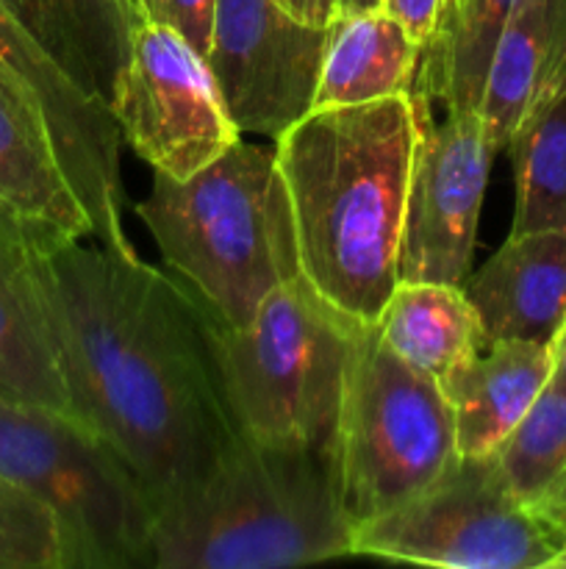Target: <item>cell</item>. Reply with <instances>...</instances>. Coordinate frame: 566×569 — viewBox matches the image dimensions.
<instances>
[{"mask_svg":"<svg viewBox=\"0 0 566 569\" xmlns=\"http://www.w3.org/2000/svg\"><path fill=\"white\" fill-rule=\"evenodd\" d=\"M0 569H67L64 537L50 506L0 476Z\"/></svg>","mask_w":566,"mask_h":569,"instance_id":"obj_24","label":"cell"},{"mask_svg":"<svg viewBox=\"0 0 566 569\" xmlns=\"http://www.w3.org/2000/svg\"><path fill=\"white\" fill-rule=\"evenodd\" d=\"M333 453L353 526L408 503L461 461L438 381L392 353L375 326L353 333Z\"/></svg>","mask_w":566,"mask_h":569,"instance_id":"obj_7","label":"cell"},{"mask_svg":"<svg viewBox=\"0 0 566 569\" xmlns=\"http://www.w3.org/2000/svg\"><path fill=\"white\" fill-rule=\"evenodd\" d=\"M325 42L277 0H216L205 61L239 131L277 139L309 114Z\"/></svg>","mask_w":566,"mask_h":569,"instance_id":"obj_11","label":"cell"},{"mask_svg":"<svg viewBox=\"0 0 566 569\" xmlns=\"http://www.w3.org/2000/svg\"><path fill=\"white\" fill-rule=\"evenodd\" d=\"M17 22L64 67L92 98L109 103L111 87L125 61L133 0H0ZM111 109V106H109Z\"/></svg>","mask_w":566,"mask_h":569,"instance_id":"obj_17","label":"cell"},{"mask_svg":"<svg viewBox=\"0 0 566 569\" xmlns=\"http://www.w3.org/2000/svg\"><path fill=\"white\" fill-rule=\"evenodd\" d=\"M0 203L31 228L92 237L37 92L0 59Z\"/></svg>","mask_w":566,"mask_h":569,"instance_id":"obj_14","label":"cell"},{"mask_svg":"<svg viewBox=\"0 0 566 569\" xmlns=\"http://www.w3.org/2000/svg\"><path fill=\"white\" fill-rule=\"evenodd\" d=\"M416 133L414 100L397 94L311 109L275 139L303 278L361 326H375L400 281Z\"/></svg>","mask_w":566,"mask_h":569,"instance_id":"obj_2","label":"cell"},{"mask_svg":"<svg viewBox=\"0 0 566 569\" xmlns=\"http://www.w3.org/2000/svg\"><path fill=\"white\" fill-rule=\"evenodd\" d=\"M483 342L549 345L566 320V231L511 233L477 272L466 276Z\"/></svg>","mask_w":566,"mask_h":569,"instance_id":"obj_13","label":"cell"},{"mask_svg":"<svg viewBox=\"0 0 566 569\" xmlns=\"http://www.w3.org/2000/svg\"><path fill=\"white\" fill-rule=\"evenodd\" d=\"M514 6L516 0H455L436 37L422 48L411 94H422L442 111L481 109L494 44Z\"/></svg>","mask_w":566,"mask_h":569,"instance_id":"obj_22","label":"cell"},{"mask_svg":"<svg viewBox=\"0 0 566 569\" xmlns=\"http://www.w3.org/2000/svg\"><path fill=\"white\" fill-rule=\"evenodd\" d=\"M0 59L37 92L67 178L92 220V239L105 248L133 253L137 248L122 228V211H125L120 164L122 133L109 103L83 92L3 3H0Z\"/></svg>","mask_w":566,"mask_h":569,"instance_id":"obj_12","label":"cell"},{"mask_svg":"<svg viewBox=\"0 0 566 569\" xmlns=\"http://www.w3.org/2000/svg\"><path fill=\"white\" fill-rule=\"evenodd\" d=\"M0 395L75 417L33 283L28 226L6 206H0Z\"/></svg>","mask_w":566,"mask_h":569,"instance_id":"obj_16","label":"cell"},{"mask_svg":"<svg viewBox=\"0 0 566 569\" xmlns=\"http://www.w3.org/2000/svg\"><path fill=\"white\" fill-rule=\"evenodd\" d=\"M553 569H566V539H564V548H560V553L555 556Z\"/></svg>","mask_w":566,"mask_h":569,"instance_id":"obj_31","label":"cell"},{"mask_svg":"<svg viewBox=\"0 0 566 569\" xmlns=\"http://www.w3.org/2000/svg\"><path fill=\"white\" fill-rule=\"evenodd\" d=\"M416 148L405 198L400 281L464 287L477 242L483 198L494 153L481 111H442L411 94Z\"/></svg>","mask_w":566,"mask_h":569,"instance_id":"obj_10","label":"cell"},{"mask_svg":"<svg viewBox=\"0 0 566 569\" xmlns=\"http://www.w3.org/2000/svg\"><path fill=\"white\" fill-rule=\"evenodd\" d=\"M566 528L505 481L497 459H461L447 476L386 515L355 526L353 556L447 569L553 567Z\"/></svg>","mask_w":566,"mask_h":569,"instance_id":"obj_8","label":"cell"},{"mask_svg":"<svg viewBox=\"0 0 566 569\" xmlns=\"http://www.w3.org/2000/svg\"><path fill=\"white\" fill-rule=\"evenodd\" d=\"M370 9H381V0H342V3H338V17L355 14V11H370Z\"/></svg>","mask_w":566,"mask_h":569,"instance_id":"obj_30","label":"cell"},{"mask_svg":"<svg viewBox=\"0 0 566 569\" xmlns=\"http://www.w3.org/2000/svg\"><path fill=\"white\" fill-rule=\"evenodd\" d=\"M28 226V261L72 411L120 453L155 511L233 439L203 306L139 253Z\"/></svg>","mask_w":566,"mask_h":569,"instance_id":"obj_1","label":"cell"},{"mask_svg":"<svg viewBox=\"0 0 566 569\" xmlns=\"http://www.w3.org/2000/svg\"><path fill=\"white\" fill-rule=\"evenodd\" d=\"M0 476L50 506L67 569L153 567L148 489L78 417L0 395Z\"/></svg>","mask_w":566,"mask_h":569,"instance_id":"obj_6","label":"cell"},{"mask_svg":"<svg viewBox=\"0 0 566 569\" xmlns=\"http://www.w3.org/2000/svg\"><path fill=\"white\" fill-rule=\"evenodd\" d=\"M533 509H538L544 517H549V520L558 522L560 528H566V470L560 472L558 481L549 487V492L544 495Z\"/></svg>","mask_w":566,"mask_h":569,"instance_id":"obj_28","label":"cell"},{"mask_svg":"<svg viewBox=\"0 0 566 569\" xmlns=\"http://www.w3.org/2000/svg\"><path fill=\"white\" fill-rule=\"evenodd\" d=\"M0 206H3V203H0Z\"/></svg>","mask_w":566,"mask_h":569,"instance_id":"obj_33","label":"cell"},{"mask_svg":"<svg viewBox=\"0 0 566 569\" xmlns=\"http://www.w3.org/2000/svg\"><path fill=\"white\" fill-rule=\"evenodd\" d=\"M549 359H553V372H549V381L558 383L566 389V320L558 328L555 339L549 342Z\"/></svg>","mask_w":566,"mask_h":569,"instance_id":"obj_29","label":"cell"},{"mask_svg":"<svg viewBox=\"0 0 566 569\" xmlns=\"http://www.w3.org/2000/svg\"><path fill=\"white\" fill-rule=\"evenodd\" d=\"M447 0H381V9L405 28L420 48H427L436 37Z\"/></svg>","mask_w":566,"mask_h":569,"instance_id":"obj_26","label":"cell"},{"mask_svg":"<svg viewBox=\"0 0 566 569\" xmlns=\"http://www.w3.org/2000/svg\"><path fill=\"white\" fill-rule=\"evenodd\" d=\"M294 20L305 22L311 28H331L338 17L342 0H277Z\"/></svg>","mask_w":566,"mask_h":569,"instance_id":"obj_27","label":"cell"},{"mask_svg":"<svg viewBox=\"0 0 566 569\" xmlns=\"http://www.w3.org/2000/svg\"><path fill=\"white\" fill-rule=\"evenodd\" d=\"M566 61V0H516L488 64L481 117L494 153L508 148L538 89Z\"/></svg>","mask_w":566,"mask_h":569,"instance_id":"obj_19","label":"cell"},{"mask_svg":"<svg viewBox=\"0 0 566 569\" xmlns=\"http://www.w3.org/2000/svg\"><path fill=\"white\" fill-rule=\"evenodd\" d=\"M549 372V345L492 342L444 376L438 387L453 409L461 459L497 453L547 387Z\"/></svg>","mask_w":566,"mask_h":569,"instance_id":"obj_15","label":"cell"},{"mask_svg":"<svg viewBox=\"0 0 566 569\" xmlns=\"http://www.w3.org/2000/svg\"><path fill=\"white\" fill-rule=\"evenodd\" d=\"M109 106L133 153L178 181L242 139L205 56L144 17L133 22Z\"/></svg>","mask_w":566,"mask_h":569,"instance_id":"obj_9","label":"cell"},{"mask_svg":"<svg viewBox=\"0 0 566 569\" xmlns=\"http://www.w3.org/2000/svg\"><path fill=\"white\" fill-rule=\"evenodd\" d=\"M336 453L233 433L214 465L155 511L153 569H277L353 556Z\"/></svg>","mask_w":566,"mask_h":569,"instance_id":"obj_3","label":"cell"},{"mask_svg":"<svg viewBox=\"0 0 566 569\" xmlns=\"http://www.w3.org/2000/svg\"><path fill=\"white\" fill-rule=\"evenodd\" d=\"M453 3H455V0H447V6H444V11H447V9H449V6H453ZM442 17H444V14H442Z\"/></svg>","mask_w":566,"mask_h":569,"instance_id":"obj_32","label":"cell"},{"mask_svg":"<svg viewBox=\"0 0 566 569\" xmlns=\"http://www.w3.org/2000/svg\"><path fill=\"white\" fill-rule=\"evenodd\" d=\"M505 150L516 178L511 233L566 231V61L538 89Z\"/></svg>","mask_w":566,"mask_h":569,"instance_id":"obj_21","label":"cell"},{"mask_svg":"<svg viewBox=\"0 0 566 569\" xmlns=\"http://www.w3.org/2000/svg\"><path fill=\"white\" fill-rule=\"evenodd\" d=\"M137 217L205 315L247 326L272 289L303 276L275 148L239 139L194 176L153 172Z\"/></svg>","mask_w":566,"mask_h":569,"instance_id":"obj_4","label":"cell"},{"mask_svg":"<svg viewBox=\"0 0 566 569\" xmlns=\"http://www.w3.org/2000/svg\"><path fill=\"white\" fill-rule=\"evenodd\" d=\"M139 17L181 33L198 53H209L216 0H133Z\"/></svg>","mask_w":566,"mask_h":569,"instance_id":"obj_25","label":"cell"},{"mask_svg":"<svg viewBox=\"0 0 566 569\" xmlns=\"http://www.w3.org/2000/svg\"><path fill=\"white\" fill-rule=\"evenodd\" d=\"M422 48L383 9L342 14L327 28L311 109L411 94Z\"/></svg>","mask_w":566,"mask_h":569,"instance_id":"obj_18","label":"cell"},{"mask_svg":"<svg viewBox=\"0 0 566 569\" xmlns=\"http://www.w3.org/2000/svg\"><path fill=\"white\" fill-rule=\"evenodd\" d=\"M494 459L511 489L536 506L566 470V389L547 381Z\"/></svg>","mask_w":566,"mask_h":569,"instance_id":"obj_23","label":"cell"},{"mask_svg":"<svg viewBox=\"0 0 566 569\" xmlns=\"http://www.w3.org/2000/svg\"><path fill=\"white\" fill-rule=\"evenodd\" d=\"M216 387L233 431L264 445L333 450L353 322L305 281L261 300L247 326L205 315Z\"/></svg>","mask_w":566,"mask_h":569,"instance_id":"obj_5","label":"cell"},{"mask_svg":"<svg viewBox=\"0 0 566 569\" xmlns=\"http://www.w3.org/2000/svg\"><path fill=\"white\" fill-rule=\"evenodd\" d=\"M375 331L405 365L436 381L486 345L481 320L458 283L397 281Z\"/></svg>","mask_w":566,"mask_h":569,"instance_id":"obj_20","label":"cell"}]
</instances>
